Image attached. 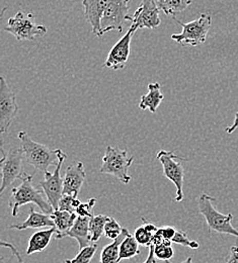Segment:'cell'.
Returning a JSON list of instances; mask_svg holds the SVG:
<instances>
[{"mask_svg": "<svg viewBox=\"0 0 238 263\" xmlns=\"http://www.w3.org/2000/svg\"><path fill=\"white\" fill-rule=\"evenodd\" d=\"M166 263H172L170 262V260H168V261H166ZM181 263H193V258L192 257H189L188 259H186L184 262Z\"/></svg>", "mask_w": 238, "mask_h": 263, "instance_id": "obj_37", "label": "cell"}, {"mask_svg": "<svg viewBox=\"0 0 238 263\" xmlns=\"http://www.w3.org/2000/svg\"><path fill=\"white\" fill-rule=\"evenodd\" d=\"M1 246L2 247H7V248H10L11 249V252H12V254L14 255V256H16V258H17V262L19 263H25L23 261V259H22V257H21V254H20V252L15 249V247L11 244V243H8V242H5V241H1Z\"/></svg>", "mask_w": 238, "mask_h": 263, "instance_id": "obj_33", "label": "cell"}, {"mask_svg": "<svg viewBox=\"0 0 238 263\" xmlns=\"http://www.w3.org/2000/svg\"><path fill=\"white\" fill-rule=\"evenodd\" d=\"M161 87L158 82H152L148 84V93L141 97L139 107L143 110L149 109L151 114H155L159 107L164 96L161 92Z\"/></svg>", "mask_w": 238, "mask_h": 263, "instance_id": "obj_18", "label": "cell"}, {"mask_svg": "<svg viewBox=\"0 0 238 263\" xmlns=\"http://www.w3.org/2000/svg\"><path fill=\"white\" fill-rule=\"evenodd\" d=\"M57 229L55 227L48 228L47 230L36 232L32 235L29 241V246L27 249V254L31 255L35 252H43L50 244L51 239L56 235Z\"/></svg>", "mask_w": 238, "mask_h": 263, "instance_id": "obj_20", "label": "cell"}, {"mask_svg": "<svg viewBox=\"0 0 238 263\" xmlns=\"http://www.w3.org/2000/svg\"><path fill=\"white\" fill-rule=\"evenodd\" d=\"M4 31L14 35L17 41H34L48 32L46 27L34 23V14H25L22 11L8 20Z\"/></svg>", "mask_w": 238, "mask_h": 263, "instance_id": "obj_6", "label": "cell"}, {"mask_svg": "<svg viewBox=\"0 0 238 263\" xmlns=\"http://www.w3.org/2000/svg\"><path fill=\"white\" fill-rule=\"evenodd\" d=\"M178 25L181 26L182 31L179 33L171 34V39L181 46L197 47L204 44L208 33L212 26V16L207 13H202L199 18L190 23H181L180 21L172 17Z\"/></svg>", "mask_w": 238, "mask_h": 263, "instance_id": "obj_5", "label": "cell"}, {"mask_svg": "<svg viewBox=\"0 0 238 263\" xmlns=\"http://www.w3.org/2000/svg\"><path fill=\"white\" fill-rule=\"evenodd\" d=\"M89 221L88 217H77L74 225L69 230L67 237L74 238L79 246V250L91 244V235L89 232Z\"/></svg>", "mask_w": 238, "mask_h": 263, "instance_id": "obj_17", "label": "cell"}, {"mask_svg": "<svg viewBox=\"0 0 238 263\" xmlns=\"http://www.w3.org/2000/svg\"><path fill=\"white\" fill-rule=\"evenodd\" d=\"M155 255H154V245H151L149 247V253H148V257L147 259L143 263H156V259H155Z\"/></svg>", "mask_w": 238, "mask_h": 263, "instance_id": "obj_35", "label": "cell"}, {"mask_svg": "<svg viewBox=\"0 0 238 263\" xmlns=\"http://www.w3.org/2000/svg\"><path fill=\"white\" fill-rule=\"evenodd\" d=\"M154 255L158 260L168 261L174 255L172 243L170 240H163L161 243L154 246Z\"/></svg>", "mask_w": 238, "mask_h": 263, "instance_id": "obj_26", "label": "cell"}, {"mask_svg": "<svg viewBox=\"0 0 238 263\" xmlns=\"http://www.w3.org/2000/svg\"><path fill=\"white\" fill-rule=\"evenodd\" d=\"M57 156L59 161L54 172H45V179L39 182V185L44 191L47 199L55 211L58 210L59 200L63 196V177L61 176V168L63 162L67 159V155L61 149H57Z\"/></svg>", "mask_w": 238, "mask_h": 263, "instance_id": "obj_10", "label": "cell"}, {"mask_svg": "<svg viewBox=\"0 0 238 263\" xmlns=\"http://www.w3.org/2000/svg\"><path fill=\"white\" fill-rule=\"evenodd\" d=\"M129 233V231L124 228L123 233L115 240H113L112 243L104 246L101 252L100 263H120V245L126 235Z\"/></svg>", "mask_w": 238, "mask_h": 263, "instance_id": "obj_21", "label": "cell"}, {"mask_svg": "<svg viewBox=\"0 0 238 263\" xmlns=\"http://www.w3.org/2000/svg\"><path fill=\"white\" fill-rule=\"evenodd\" d=\"M123 230L124 228L119 224V222L116 219L109 218V220L106 222L104 226V235L106 238L115 240L123 233Z\"/></svg>", "mask_w": 238, "mask_h": 263, "instance_id": "obj_28", "label": "cell"}, {"mask_svg": "<svg viewBox=\"0 0 238 263\" xmlns=\"http://www.w3.org/2000/svg\"><path fill=\"white\" fill-rule=\"evenodd\" d=\"M133 235L140 245L144 247H150L152 245V238L154 234L147 230L144 227V225L138 227L136 230L134 231Z\"/></svg>", "mask_w": 238, "mask_h": 263, "instance_id": "obj_29", "label": "cell"}, {"mask_svg": "<svg viewBox=\"0 0 238 263\" xmlns=\"http://www.w3.org/2000/svg\"><path fill=\"white\" fill-rule=\"evenodd\" d=\"M98 250V244L91 243L88 246L79 250V253L71 260H66L68 263H90L96 252Z\"/></svg>", "mask_w": 238, "mask_h": 263, "instance_id": "obj_25", "label": "cell"}, {"mask_svg": "<svg viewBox=\"0 0 238 263\" xmlns=\"http://www.w3.org/2000/svg\"><path fill=\"white\" fill-rule=\"evenodd\" d=\"M34 174L24 173L21 178V184L13 187L11 191L8 205L11 209V215L14 218L19 216L20 208L29 203H34L45 214L52 215L55 211L49 200L44 197L42 191L35 189L33 185L32 182L34 179Z\"/></svg>", "mask_w": 238, "mask_h": 263, "instance_id": "obj_1", "label": "cell"}, {"mask_svg": "<svg viewBox=\"0 0 238 263\" xmlns=\"http://www.w3.org/2000/svg\"><path fill=\"white\" fill-rule=\"evenodd\" d=\"M19 111L16 97L3 76L0 77V133L8 131Z\"/></svg>", "mask_w": 238, "mask_h": 263, "instance_id": "obj_11", "label": "cell"}, {"mask_svg": "<svg viewBox=\"0 0 238 263\" xmlns=\"http://www.w3.org/2000/svg\"><path fill=\"white\" fill-rule=\"evenodd\" d=\"M159 10L156 0H142L135 13L131 17V26L136 28L137 30H151L159 27L161 24Z\"/></svg>", "mask_w": 238, "mask_h": 263, "instance_id": "obj_13", "label": "cell"}, {"mask_svg": "<svg viewBox=\"0 0 238 263\" xmlns=\"http://www.w3.org/2000/svg\"><path fill=\"white\" fill-rule=\"evenodd\" d=\"M24 151V160L27 164L33 166L35 171L47 172L50 166L58 164L57 149L52 150L46 145L34 141L30 135L25 131L17 134Z\"/></svg>", "mask_w": 238, "mask_h": 263, "instance_id": "obj_2", "label": "cell"}, {"mask_svg": "<svg viewBox=\"0 0 238 263\" xmlns=\"http://www.w3.org/2000/svg\"><path fill=\"white\" fill-rule=\"evenodd\" d=\"M139 243L133 234L128 233L120 245V260L133 258L141 253Z\"/></svg>", "mask_w": 238, "mask_h": 263, "instance_id": "obj_22", "label": "cell"}, {"mask_svg": "<svg viewBox=\"0 0 238 263\" xmlns=\"http://www.w3.org/2000/svg\"><path fill=\"white\" fill-rule=\"evenodd\" d=\"M109 0H83L84 15L87 23L91 26L93 33L97 36L101 35V21Z\"/></svg>", "mask_w": 238, "mask_h": 263, "instance_id": "obj_15", "label": "cell"}, {"mask_svg": "<svg viewBox=\"0 0 238 263\" xmlns=\"http://www.w3.org/2000/svg\"><path fill=\"white\" fill-rule=\"evenodd\" d=\"M85 178L86 173L82 162L75 161L69 165L63 177V195L78 197Z\"/></svg>", "mask_w": 238, "mask_h": 263, "instance_id": "obj_14", "label": "cell"}, {"mask_svg": "<svg viewBox=\"0 0 238 263\" xmlns=\"http://www.w3.org/2000/svg\"><path fill=\"white\" fill-rule=\"evenodd\" d=\"M171 242L181 245V246H185V247H189L191 249H199V247H200V244L198 241L190 240L187 233L182 230H176L175 235L171 239Z\"/></svg>", "mask_w": 238, "mask_h": 263, "instance_id": "obj_27", "label": "cell"}, {"mask_svg": "<svg viewBox=\"0 0 238 263\" xmlns=\"http://www.w3.org/2000/svg\"><path fill=\"white\" fill-rule=\"evenodd\" d=\"M97 203V199L96 198H90L88 199L86 202H81L76 211H75V214L78 216V217H88V218H91L94 215H93V209L94 206L96 205Z\"/></svg>", "mask_w": 238, "mask_h": 263, "instance_id": "obj_31", "label": "cell"}, {"mask_svg": "<svg viewBox=\"0 0 238 263\" xmlns=\"http://www.w3.org/2000/svg\"><path fill=\"white\" fill-rule=\"evenodd\" d=\"M70 1H72V0H70Z\"/></svg>", "mask_w": 238, "mask_h": 263, "instance_id": "obj_40", "label": "cell"}, {"mask_svg": "<svg viewBox=\"0 0 238 263\" xmlns=\"http://www.w3.org/2000/svg\"><path fill=\"white\" fill-rule=\"evenodd\" d=\"M1 263H3V259H2V260H1Z\"/></svg>", "mask_w": 238, "mask_h": 263, "instance_id": "obj_39", "label": "cell"}, {"mask_svg": "<svg viewBox=\"0 0 238 263\" xmlns=\"http://www.w3.org/2000/svg\"><path fill=\"white\" fill-rule=\"evenodd\" d=\"M63 263H68V262H66V260H64V261H63Z\"/></svg>", "mask_w": 238, "mask_h": 263, "instance_id": "obj_38", "label": "cell"}, {"mask_svg": "<svg viewBox=\"0 0 238 263\" xmlns=\"http://www.w3.org/2000/svg\"><path fill=\"white\" fill-rule=\"evenodd\" d=\"M226 263H238V246H232L230 248V254Z\"/></svg>", "mask_w": 238, "mask_h": 263, "instance_id": "obj_34", "label": "cell"}, {"mask_svg": "<svg viewBox=\"0 0 238 263\" xmlns=\"http://www.w3.org/2000/svg\"><path fill=\"white\" fill-rule=\"evenodd\" d=\"M81 203V201L73 196L63 195L59 200V206L58 210L60 211H67L70 213H75L77 206Z\"/></svg>", "mask_w": 238, "mask_h": 263, "instance_id": "obj_30", "label": "cell"}, {"mask_svg": "<svg viewBox=\"0 0 238 263\" xmlns=\"http://www.w3.org/2000/svg\"><path fill=\"white\" fill-rule=\"evenodd\" d=\"M136 31V28H134L133 26L130 27L128 32L112 48L105 62L103 63V67L112 69L114 71H119L125 68L130 56L132 36Z\"/></svg>", "mask_w": 238, "mask_h": 263, "instance_id": "obj_12", "label": "cell"}, {"mask_svg": "<svg viewBox=\"0 0 238 263\" xmlns=\"http://www.w3.org/2000/svg\"><path fill=\"white\" fill-rule=\"evenodd\" d=\"M51 216L54 220L55 228L57 229V233L55 235L56 239H62L67 237L69 230L72 228L78 217L75 213H70L67 211L60 210L54 211Z\"/></svg>", "mask_w": 238, "mask_h": 263, "instance_id": "obj_19", "label": "cell"}, {"mask_svg": "<svg viewBox=\"0 0 238 263\" xmlns=\"http://www.w3.org/2000/svg\"><path fill=\"white\" fill-rule=\"evenodd\" d=\"M109 220V217L104 215H96L90 218L89 232L91 235V243H97L104 234V226Z\"/></svg>", "mask_w": 238, "mask_h": 263, "instance_id": "obj_24", "label": "cell"}, {"mask_svg": "<svg viewBox=\"0 0 238 263\" xmlns=\"http://www.w3.org/2000/svg\"><path fill=\"white\" fill-rule=\"evenodd\" d=\"M215 200V197L207 194H202L198 200L199 212L204 217L209 230L218 234L231 235L238 239V230L231 224L233 215H224L217 211L213 205V201Z\"/></svg>", "mask_w": 238, "mask_h": 263, "instance_id": "obj_3", "label": "cell"}, {"mask_svg": "<svg viewBox=\"0 0 238 263\" xmlns=\"http://www.w3.org/2000/svg\"><path fill=\"white\" fill-rule=\"evenodd\" d=\"M134 161V156L128 157L126 150L118 147L107 146L100 172L109 174L118 178L122 183L128 184L132 180V176L128 174V170Z\"/></svg>", "mask_w": 238, "mask_h": 263, "instance_id": "obj_4", "label": "cell"}, {"mask_svg": "<svg viewBox=\"0 0 238 263\" xmlns=\"http://www.w3.org/2000/svg\"><path fill=\"white\" fill-rule=\"evenodd\" d=\"M238 128V110L236 111V114H235V119H234V122H233V124H232V126H230V127H228V128H226V130L225 132L227 133V134H232L233 132L235 131L236 129Z\"/></svg>", "mask_w": 238, "mask_h": 263, "instance_id": "obj_36", "label": "cell"}, {"mask_svg": "<svg viewBox=\"0 0 238 263\" xmlns=\"http://www.w3.org/2000/svg\"><path fill=\"white\" fill-rule=\"evenodd\" d=\"M55 227L54 220L51 215L45 213H38L32 206L30 209V215L28 219L22 224H14L8 227L9 230H27V229H42V228H52Z\"/></svg>", "mask_w": 238, "mask_h": 263, "instance_id": "obj_16", "label": "cell"}, {"mask_svg": "<svg viewBox=\"0 0 238 263\" xmlns=\"http://www.w3.org/2000/svg\"><path fill=\"white\" fill-rule=\"evenodd\" d=\"M2 159L0 161L2 181L0 187V196L3 195L4 191L10 186L16 179H21L23 172L24 151L23 148H12L8 152H5L1 148Z\"/></svg>", "mask_w": 238, "mask_h": 263, "instance_id": "obj_9", "label": "cell"}, {"mask_svg": "<svg viewBox=\"0 0 238 263\" xmlns=\"http://www.w3.org/2000/svg\"><path fill=\"white\" fill-rule=\"evenodd\" d=\"M129 2L130 0L108 1L101 21V35L112 31L123 32L125 22H131L132 17L129 16Z\"/></svg>", "mask_w": 238, "mask_h": 263, "instance_id": "obj_8", "label": "cell"}, {"mask_svg": "<svg viewBox=\"0 0 238 263\" xmlns=\"http://www.w3.org/2000/svg\"><path fill=\"white\" fill-rule=\"evenodd\" d=\"M156 233L159 236H161L163 240H170V241H171V239L173 238V236L176 233V230L173 227H171V226H164V227L158 228V230H157Z\"/></svg>", "mask_w": 238, "mask_h": 263, "instance_id": "obj_32", "label": "cell"}, {"mask_svg": "<svg viewBox=\"0 0 238 263\" xmlns=\"http://www.w3.org/2000/svg\"><path fill=\"white\" fill-rule=\"evenodd\" d=\"M156 3L166 15L174 17L177 13L186 10L192 4V0H156Z\"/></svg>", "mask_w": 238, "mask_h": 263, "instance_id": "obj_23", "label": "cell"}, {"mask_svg": "<svg viewBox=\"0 0 238 263\" xmlns=\"http://www.w3.org/2000/svg\"><path fill=\"white\" fill-rule=\"evenodd\" d=\"M156 158L162 165L164 176L170 180L176 187L175 201L180 202L184 199V181H185V169L180 161H187L188 159L175 155L173 151L161 150L157 153Z\"/></svg>", "mask_w": 238, "mask_h": 263, "instance_id": "obj_7", "label": "cell"}]
</instances>
